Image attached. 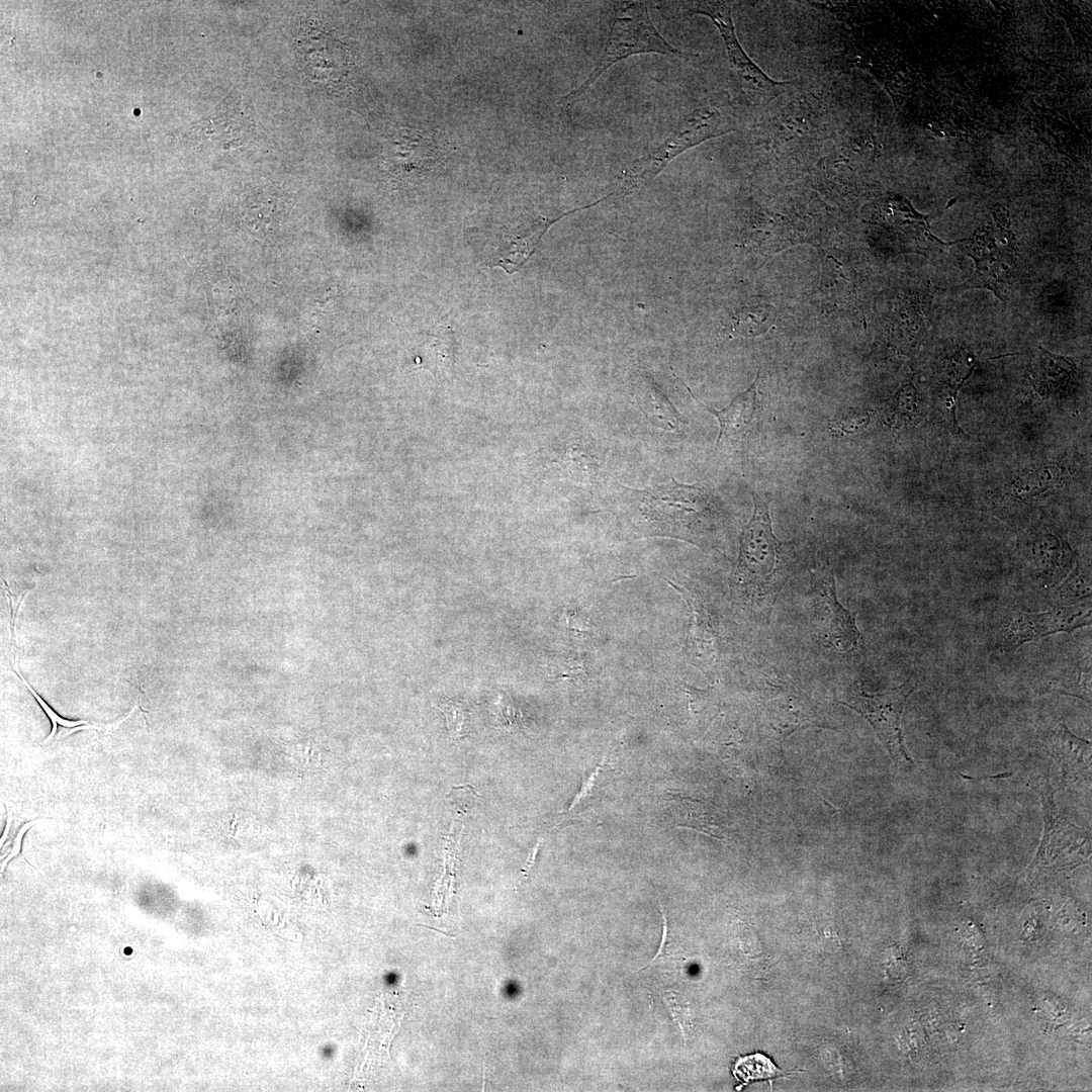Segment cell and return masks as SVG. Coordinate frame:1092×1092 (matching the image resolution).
Listing matches in <instances>:
<instances>
[{"mask_svg": "<svg viewBox=\"0 0 1092 1092\" xmlns=\"http://www.w3.org/2000/svg\"><path fill=\"white\" fill-rule=\"evenodd\" d=\"M620 502L645 535H667L696 540L700 525L711 509L705 489L698 483L668 482L633 489L619 485Z\"/></svg>", "mask_w": 1092, "mask_h": 1092, "instance_id": "6da1fadb", "label": "cell"}, {"mask_svg": "<svg viewBox=\"0 0 1092 1092\" xmlns=\"http://www.w3.org/2000/svg\"><path fill=\"white\" fill-rule=\"evenodd\" d=\"M648 53L686 58L691 56L674 48L658 32L646 2L617 3L611 30L597 65L586 80L565 97V103L572 104L619 61Z\"/></svg>", "mask_w": 1092, "mask_h": 1092, "instance_id": "7a4b0ae2", "label": "cell"}, {"mask_svg": "<svg viewBox=\"0 0 1092 1092\" xmlns=\"http://www.w3.org/2000/svg\"><path fill=\"white\" fill-rule=\"evenodd\" d=\"M729 117L714 106L685 116L673 131L652 152L632 161L620 177V190L630 192L652 180L674 158L708 140L735 131Z\"/></svg>", "mask_w": 1092, "mask_h": 1092, "instance_id": "3957f363", "label": "cell"}, {"mask_svg": "<svg viewBox=\"0 0 1092 1092\" xmlns=\"http://www.w3.org/2000/svg\"><path fill=\"white\" fill-rule=\"evenodd\" d=\"M917 680L907 678L900 686L881 694H867L852 689L838 702L862 716L874 728L893 760L899 765H912L902 733V715Z\"/></svg>", "mask_w": 1092, "mask_h": 1092, "instance_id": "277c9868", "label": "cell"}, {"mask_svg": "<svg viewBox=\"0 0 1092 1092\" xmlns=\"http://www.w3.org/2000/svg\"><path fill=\"white\" fill-rule=\"evenodd\" d=\"M754 510L740 535L735 576L748 587L762 592L776 572L782 542L775 536L767 504L753 495Z\"/></svg>", "mask_w": 1092, "mask_h": 1092, "instance_id": "5b68a950", "label": "cell"}, {"mask_svg": "<svg viewBox=\"0 0 1092 1092\" xmlns=\"http://www.w3.org/2000/svg\"><path fill=\"white\" fill-rule=\"evenodd\" d=\"M1091 624V601L1055 607L1040 613L1013 612L1000 629L999 648L1011 652L1021 645Z\"/></svg>", "mask_w": 1092, "mask_h": 1092, "instance_id": "8992f818", "label": "cell"}, {"mask_svg": "<svg viewBox=\"0 0 1092 1092\" xmlns=\"http://www.w3.org/2000/svg\"><path fill=\"white\" fill-rule=\"evenodd\" d=\"M684 7L689 13L707 16L715 24L724 42L732 76L740 87L756 93H769L786 84L771 79L744 52L735 32L731 2L696 1L688 2Z\"/></svg>", "mask_w": 1092, "mask_h": 1092, "instance_id": "52a82bcc", "label": "cell"}, {"mask_svg": "<svg viewBox=\"0 0 1092 1092\" xmlns=\"http://www.w3.org/2000/svg\"><path fill=\"white\" fill-rule=\"evenodd\" d=\"M1033 788L1040 796L1044 821L1043 836L1035 861H1048L1060 856H1075L1077 859L1088 857L1091 846L1090 834L1059 813L1049 779L1041 780Z\"/></svg>", "mask_w": 1092, "mask_h": 1092, "instance_id": "ba28073f", "label": "cell"}, {"mask_svg": "<svg viewBox=\"0 0 1092 1092\" xmlns=\"http://www.w3.org/2000/svg\"><path fill=\"white\" fill-rule=\"evenodd\" d=\"M1023 554L1032 575L1045 587H1054L1072 571L1074 554L1067 540L1048 531L1029 534Z\"/></svg>", "mask_w": 1092, "mask_h": 1092, "instance_id": "9c48e42d", "label": "cell"}, {"mask_svg": "<svg viewBox=\"0 0 1092 1092\" xmlns=\"http://www.w3.org/2000/svg\"><path fill=\"white\" fill-rule=\"evenodd\" d=\"M442 156L435 141L426 132L402 130L389 143L385 159L401 177L420 180L435 168Z\"/></svg>", "mask_w": 1092, "mask_h": 1092, "instance_id": "30bf717a", "label": "cell"}, {"mask_svg": "<svg viewBox=\"0 0 1092 1092\" xmlns=\"http://www.w3.org/2000/svg\"><path fill=\"white\" fill-rule=\"evenodd\" d=\"M1044 745L1059 763L1066 782L1090 780L1091 743L1073 734L1064 721L1046 734Z\"/></svg>", "mask_w": 1092, "mask_h": 1092, "instance_id": "8fae6325", "label": "cell"}, {"mask_svg": "<svg viewBox=\"0 0 1092 1092\" xmlns=\"http://www.w3.org/2000/svg\"><path fill=\"white\" fill-rule=\"evenodd\" d=\"M817 579L825 613L824 637L835 649L850 652L857 647L860 638L854 618L837 601L833 574H819Z\"/></svg>", "mask_w": 1092, "mask_h": 1092, "instance_id": "7c38bea8", "label": "cell"}, {"mask_svg": "<svg viewBox=\"0 0 1092 1092\" xmlns=\"http://www.w3.org/2000/svg\"><path fill=\"white\" fill-rule=\"evenodd\" d=\"M976 366V356L967 349H959L940 372L937 411L944 425L953 433H963L956 417L958 393Z\"/></svg>", "mask_w": 1092, "mask_h": 1092, "instance_id": "4fadbf2b", "label": "cell"}, {"mask_svg": "<svg viewBox=\"0 0 1092 1092\" xmlns=\"http://www.w3.org/2000/svg\"><path fill=\"white\" fill-rule=\"evenodd\" d=\"M766 710L770 726L783 736L798 729L820 725L811 701L797 688L779 692L769 700Z\"/></svg>", "mask_w": 1092, "mask_h": 1092, "instance_id": "5bb4252c", "label": "cell"}, {"mask_svg": "<svg viewBox=\"0 0 1092 1092\" xmlns=\"http://www.w3.org/2000/svg\"><path fill=\"white\" fill-rule=\"evenodd\" d=\"M301 44L304 67L318 80H333L346 74L347 56L339 40L321 31L317 35L303 37Z\"/></svg>", "mask_w": 1092, "mask_h": 1092, "instance_id": "9a60e30c", "label": "cell"}, {"mask_svg": "<svg viewBox=\"0 0 1092 1092\" xmlns=\"http://www.w3.org/2000/svg\"><path fill=\"white\" fill-rule=\"evenodd\" d=\"M756 380L751 386L737 394L731 403L722 410H714L707 405H704L698 398L693 397L703 405L707 411L712 413L718 420L720 426V432L716 444L719 445L722 439H730L738 441L743 439L749 432L755 415L756 408Z\"/></svg>", "mask_w": 1092, "mask_h": 1092, "instance_id": "2e32d148", "label": "cell"}, {"mask_svg": "<svg viewBox=\"0 0 1092 1092\" xmlns=\"http://www.w3.org/2000/svg\"><path fill=\"white\" fill-rule=\"evenodd\" d=\"M1039 351L1032 371L1034 388L1043 396L1063 393L1074 376V364L1042 348Z\"/></svg>", "mask_w": 1092, "mask_h": 1092, "instance_id": "e0dca14e", "label": "cell"}, {"mask_svg": "<svg viewBox=\"0 0 1092 1092\" xmlns=\"http://www.w3.org/2000/svg\"><path fill=\"white\" fill-rule=\"evenodd\" d=\"M1065 479L1057 464H1046L1017 475L1008 485L1009 494L1017 500H1031L1055 490Z\"/></svg>", "mask_w": 1092, "mask_h": 1092, "instance_id": "ac0fdd59", "label": "cell"}, {"mask_svg": "<svg viewBox=\"0 0 1092 1092\" xmlns=\"http://www.w3.org/2000/svg\"><path fill=\"white\" fill-rule=\"evenodd\" d=\"M556 220L540 219L508 239L506 245L502 247V252H499L498 265L508 273L520 269L533 254L542 235Z\"/></svg>", "mask_w": 1092, "mask_h": 1092, "instance_id": "d6986e66", "label": "cell"}, {"mask_svg": "<svg viewBox=\"0 0 1092 1092\" xmlns=\"http://www.w3.org/2000/svg\"><path fill=\"white\" fill-rule=\"evenodd\" d=\"M420 366L432 371L435 376L449 378L454 365V347L447 330L439 331L426 340L419 349Z\"/></svg>", "mask_w": 1092, "mask_h": 1092, "instance_id": "ffe728a7", "label": "cell"}, {"mask_svg": "<svg viewBox=\"0 0 1092 1092\" xmlns=\"http://www.w3.org/2000/svg\"><path fill=\"white\" fill-rule=\"evenodd\" d=\"M776 316L777 310L771 304L759 303L743 306L731 317L729 336L751 338L762 335L770 329Z\"/></svg>", "mask_w": 1092, "mask_h": 1092, "instance_id": "44dd1931", "label": "cell"}, {"mask_svg": "<svg viewBox=\"0 0 1092 1092\" xmlns=\"http://www.w3.org/2000/svg\"><path fill=\"white\" fill-rule=\"evenodd\" d=\"M1049 689L1061 694L1091 701V664L1086 658L1080 664H1072L1050 679Z\"/></svg>", "mask_w": 1092, "mask_h": 1092, "instance_id": "7402d4cb", "label": "cell"}, {"mask_svg": "<svg viewBox=\"0 0 1092 1092\" xmlns=\"http://www.w3.org/2000/svg\"><path fill=\"white\" fill-rule=\"evenodd\" d=\"M638 402L646 418L655 426L665 430H674L680 423V416L656 388L645 385L638 394Z\"/></svg>", "mask_w": 1092, "mask_h": 1092, "instance_id": "603a6c76", "label": "cell"}, {"mask_svg": "<svg viewBox=\"0 0 1092 1092\" xmlns=\"http://www.w3.org/2000/svg\"><path fill=\"white\" fill-rule=\"evenodd\" d=\"M13 669H14V672L17 674V676L21 679L23 685L26 687V689L30 692V694L32 695L34 700L37 702V704L42 709V711L44 712V714L47 715V717L49 718V720L51 722V725H52L51 732L47 736V738L42 741L43 744H47V743H49L51 741H57V740H60V739H64L67 736H70L71 734H73L75 732H78V731H81V730H86V729L93 728V726L90 725L89 722L86 721V720H69V719L63 718L61 715H59L44 701V699H42L38 695V693L29 685V682L22 676V674L20 673V671H19V669L17 667V664H16V662L14 660V657H13Z\"/></svg>", "mask_w": 1092, "mask_h": 1092, "instance_id": "cb8c5ba5", "label": "cell"}, {"mask_svg": "<svg viewBox=\"0 0 1092 1092\" xmlns=\"http://www.w3.org/2000/svg\"><path fill=\"white\" fill-rule=\"evenodd\" d=\"M733 1075L746 1085L750 1081L769 1080L783 1076V1071L775 1066L770 1059L756 1053L739 1058L734 1065Z\"/></svg>", "mask_w": 1092, "mask_h": 1092, "instance_id": "d4e9b609", "label": "cell"}, {"mask_svg": "<svg viewBox=\"0 0 1092 1092\" xmlns=\"http://www.w3.org/2000/svg\"><path fill=\"white\" fill-rule=\"evenodd\" d=\"M1056 598L1062 606L1089 601L1091 598L1090 574L1078 564L1073 573L1057 588Z\"/></svg>", "mask_w": 1092, "mask_h": 1092, "instance_id": "484cf974", "label": "cell"}, {"mask_svg": "<svg viewBox=\"0 0 1092 1092\" xmlns=\"http://www.w3.org/2000/svg\"><path fill=\"white\" fill-rule=\"evenodd\" d=\"M439 708L446 717V726L450 737L452 739L461 738L463 736V727L467 719L465 706L460 702L444 701L440 704Z\"/></svg>", "mask_w": 1092, "mask_h": 1092, "instance_id": "4316f807", "label": "cell"}, {"mask_svg": "<svg viewBox=\"0 0 1092 1092\" xmlns=\"http://www.w3.org/2000/svg\"><path fill=\"white\" fill-rule=\"evenodd\" d=\"M896 407L898 414L902 417H906L908 421L919 420L921 418L920 399L912 384L905 385L896 396Z\"/></svg>", "mask_w": 1092, "mask_h": 1092, "instance_id": "83f0119b", "label": "cell"}, {"mask_svg": "<svg viewBox=\"0 0 1092 1092\" xmlns=\"http://www.w3.org/2000/svg\"><path fill=\"white\" fill-rule=\"evenodd\" d=\"M605 761H606L605 758H603L601 760V762L596 766V768L590 772V775L587 777V779L584 781L583 786L581 787V789L579 790V792L576 794L575 798L571 802V804H570V806L568 808V811H571L577 804L580 803V801L582 799H584L585 797H587L589 795L590 791L593 790V788L595 786V783L597 781L598 776L600 775L601 770L603 769V767H604V765L606 763Z\"/></svg>", "mask_w": 1092, "mask_h": 1092, "instance_id": "f1b7e54d", "label": "cell"}, {"mask_svg": "<svg viewBox=\"0 0 1092 1092\" xmlns=\"http://www.w3.org/2000/svg\"><path fill=\"white\" fill-rule=\"evenodd\" d=\"M36 822H37V819L32 820L30 822H27V823L23 824L20 827V829L18 830L17 834L15 835V837L13 839V846H12L10 852H9V855L5 858L4 863L2 864V867H4L10 859H12V857H14V856H16V855H18L20 853L21 845H22V839L24 837V834Z\"/></svg>", "mask_w": 1092, "mask_h": 1092, "instance_id": "f546056e", "label": "cell"}, {"mask_svg": "<svg viewBox=\"0 0 1092 1092\" xmlns=\"http://www.w3.org/2000/svg\"><path fill=\"white\" fill-rule=\"evenodd\" d=\"M323 1053H324V1055H325V1056H327V1057H328V1056H331V1048H326V1049H324V1050H323Z\"/></svg>", "mask_w": 1092, "mask_h": 1092, "instance_id": "4dcf8cb0", "label": "cell"}]
</instances>
